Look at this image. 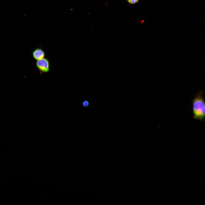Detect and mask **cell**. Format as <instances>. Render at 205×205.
Returning <instances> with one entry per match:
<instances>
[{"mask_svg": "<svg viewBox=\"0 0 205 205\" xmlns=\"http://www.w3.org/2000/svg\"><path fill=\"white\" fill-rule=\"evenodd\" d=\"M192 102L194 118L198 120L204 121L205 103L202 90H200L195 96Z\"/></svg>", "mask_w": 205, "mask_h": 205, "instance_id": "obj_1", "label": "cell"}, {"mask_svg": "<svg viewBox=\"0 0 205 205\" xmlns=\"http://www.w3.org/2000/svg\"><path fill=\"white\" fill-rule=\"evenodd\" d=\"M36 65L38 69L44 73L48 72L50 70V63L47 58H44L37 60Z\"/></svg>", "mask_w": 205, "mask_h": 205, "instance_id": "obj_2", "label": "cell"}, {"mask_svg": "<svg viewBox=\"0 0 205 205\" xmlns=\"http://www.w3.org/2000/svg\"><path fill=\"white\" fill-rule=\"evenodd\" d=\"M32 56L35 60H38L44 58L45 53L42 49L37 48L32 52Z\"/></svg>", "mask_w": 205, "mask_h": 205, "instance_id": "obj_3", "label": "cell"}, {"mask_svg": "<svg viewBox=\"0 0 205 205\" xmlns=\"http://www.w3.org/2000/svg\"><path fill=\"white\" fill-rule=\"evenodd\" d=\"M128 3L131 4H134L138 3L139 0H127Z\"/></svg>", "mask_w": 205, "mask_h": 205, "instance_id": "obj_4", "label": "cell"}]
</instances>
